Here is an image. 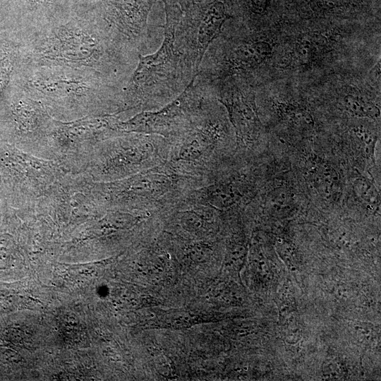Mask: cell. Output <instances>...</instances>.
<instances>
[{
	"instance_id": "277c9868",
	"label": "cell",
	"mask_w": 381,
	"mask_h": 381,
	"mask_svg": "<svg viewBox=\"0 0 381 381\" xmlns=\"http://www.w3.org/2000/svg\"><path fill=\"white\" fill-rule=\"evenodd\" d=\"M213 97L195 76L169 104L156 110L139 112L126 121H120L119 126L121 132L157 134L171 139L187 128Z\"/></svg>"
},
{
	"instance_id": "7c38bea8",
	"label": "cell",
	"mask_w": 381,
	"mask_h": 381,
	"mask_svg": "<svg viewBox=\"0 0 381 381\" xmlns=\"http://www.w3.org/2000/svg\"><path fill=\"white\" fill-rule=\"evenodd\" d=\"M183 253L185 257L195 263H205L212 258L214 246L208 240L198 239L184 246Z\"/></svg>"
},
{
	"instance_id": "8fae6325",
	"label": "cell",
	"mask_w": 381,
	"mask_h": 381,
	"mask_svg": "<svg viewBox=\"0 0 381 381\" xmlns=\"http://www.w3.org/2000/svg\"><path fill=\"white\" fill-rule=\"evenodd\" d=\"M343 104L346 111L356 116L370 119H377L380 116V109L358 94L346 95Z\"/></svg>"
},
{
	"instance_id": "6da1fadb",
	"label": "cell",
	"mask_w": 381,
	"mask_h": 381,
	"mask_svg": "<svg viewBox=\"0 0 381 381\" xmlns=\"http://www.w3.org/2000/svg\"><path fill=\"white\" fill-rule=\"evenodd\" d=\"M165 4L162 44L152 54H138V65L123 92L120 111L158 109L177 97L198 74L176 41V28L182 12L176 5Z\"/></svg>"
},
{
	"instance_id": "52a82bcc",
	"label": "cell",
	"mask_w": 381,
	"mask_h": 381,
	"mask_svg": "<svg viewBox=\"0 0 381 381\" xmlns=\"http://www.w3.org/2000/svg\"><path fill=\"white\" fill-rule=\"evenodd\" d=\"M212 95L226 110L240 147L251 148L261 130L255 103V94L248 87L225 83L210 89Z\"/></svg>"
},
{
	"instance_id": "9a60e30c",
	"label": "cell",
	"mask_w": 381,
	"mask_h": 381,
	"mask_svg": "<svg viewBox=\"0 0 381 381\" xmlns=\"http://www.w3.org/2000/svg\"><path fill=\"white\" fill-rule=\"evenodd\" d=\"M356 194L362 200L370 205H375L379 201V194L375 187L365 179H358L354 184Z\"/></svg>"
},
{
	"instance_id": "ba28073f",
	"label": "cell",
	"mask_w": 381,
	"mask_h": 381,
	"mask_svg": "<svg viewBox=\"0 0 381 381\" xmlns=\"http://www.w3.org/2000/svg\"><path fill=\"white\" fill-rule=\"evenodd\" d=\"M228 165L202 179L187 195L222 213L237 209L249 197L251 183L240 172L230 171Z\"/></svg>"
},
{
	"instance_id": "3957f363",
	"label": "cell",
	"mask_w": 381,
	"mask_h": 381,
	"mask_svg": "<svg viewBox=\"0 0 381 381\" xmlns=\"http://www.w3.org/2000/svg\"><path fill=\"white\" fill-rule=\"evenodd\" d=\"M199 182L200 179L181 174L165 162L113 185L108 194L114 204L127 209L160 213Z\"/></svg>"
},
{
	"instance_id": "ac0fdd59",
	"label": "cell",
	"mask_w": 381,
	"mask_h": 381,
	"mask_svg": "<svg viewBox=\"0 0 381 381\" xmlns=\"http://www.w3.org/2000/svg\"><path fill=\"white\" fill-rule=\"evenodd\" d=\"M324 3L327 4L330 6H336L338 5L339 0H322Z\"/></svg>"
},
{
	"instance_id": "e0dca14e",
	"label": "cell",
	"mask_w": 381,
	"mask_h": 381,
	"mask_svg": "<svg viewBox=\"0 0 381 381\" xmlns=\"http://www.w3.org/2000/svg\"><path fill=\"white\" fill-rule=\"evenodd\" d=\"M250 1L254 11L258 13L263 12L267 4V0H250Z\"/></svg>"
},
{
	"instance_id": "5b68a950",
	"label": "cell",
	"mask_w": 381,
	"mask_h": 381,
	"mask_svg": "<svg viewBox=\"0 0 381 381\" xmlns=\"http://www.w3.org/2000/svg\"><path fill=\"white\" fill-rule=\"evenodd\" d=\"M169 140L159 135L122 132L109 145L103 159L107 175L123 176L164 164Z\"/></svg>"
},
{
	"instance_id": "4fadbf2b",
	"label": "cell",
	"mask_w": 381,
	"mask_h": 381,
	"mask_svg": "<svg viewBox=\"0 0 381 381\" xmlns=\"http://www.w3.org/2000/svg\"><path fill=\"white\" fill-rule=\"evenodd\" d=\"M313 180L320 191L325 195L332 194L337 188L338 176L333 168L328 164L318 165L313 172Z\"/></svg>"
},
{
	"instance_id": "30bf717a",
	"label": "cell",
	"mask_w": 381,
	"mask_h": 381,
	"mask_svg": "<svg viewBox=\"0 0 381 381\" xmlns=\"http://www.w3.org/2000/svg\"><path fill=\"white\" fill-rule=\"evenodd\" d=\"M327 43L324 36L316 33L303 35L296 42L291 53L294 62L298 65L310 64L323 52Z\"/></svg>"
},
{
	"instance_id": "8992f818",
	"label": "cell",
	"mask_w": 381,
	"mask_h": 381,
	"mask_svg": "<svg viewBox=\"0 0 381 381\" xmlns=\"http://www.w3.org/2000/svg\"><path fill=\"white\" fill-rule=\"evenodd\" d=\"M184 14L176 28V41L198 72L207 48L222 33L228 16L224 4L215 0H208Z\"/></svg>"
},
{
	"instance_id": "5bb4252c",
	"label": "cell",
	"mask_w": 381,
	"mask_h": 381,
	"mask_svg": "<svg viewBox=\"0 0 381 381\" xmlns=\"http://www.w3.org/2000/svg\"><path fill=\"white\" fill-rule=\"evenodd\" d=\"M280 111L284 120L298 128H310L313 125L311 115L300 107L291 104H282L280 106Z\"/></svg>"
},
{
	"instance_id": "2e32d148",
	"label": "cell",
	"mask_w": 381,
	"mask_h": 381,
	"mask_svg": "<svg viewBox=\"0 0 381 381\" xmlns=\"http://www.w3.org/2000/svg\"><path fill=\"white\" fill-rule=\"evenodd\" d=\"M11 72V62L8 55H0V96L6 86Z\"/></svg>"
},
{
	"instance_id": "7a4b0ae2",
	"label": "cell",
	"mask_w": 381,
	"mask_h": 381,
	"mask_svg": "<svg viewBox=\"0 0 381 381\" xmlns=\"http://www.w3.org/2000/svg\"><path fill=\"white\" fill-rule=\"evenodd\" d=\"M169 140L167 163L201 180L229 162L230 131L222 108L212 98L190 124Z\"/></svg>"
},
{
	"instance_id": "9c48e42d",
	"label": "cell",
	"mask_w": 381,
	"mask_h": 381,
	"mask_svg": "<svg viewBox=\"0 0 381 381\" xmlns=\"http://www.w3.org/2000/svg\"><path fill=\"white\" fill-rule=\"evenodd\" d=\"M187 193L160 212L161 222L170 224L190 238L203 239L216 231L223 213L195 200Z\"/></svg>"
}]
</instances>
